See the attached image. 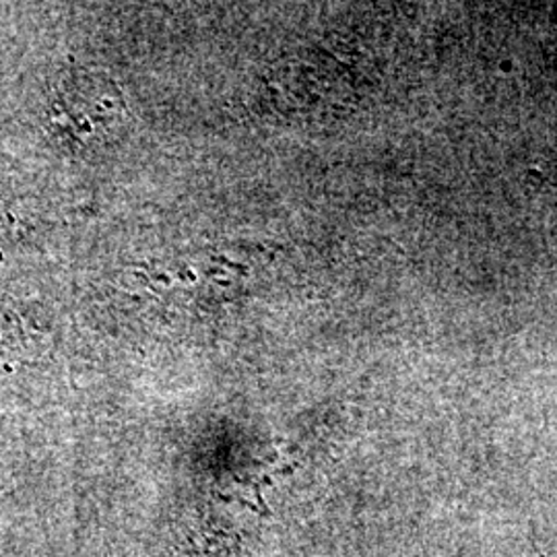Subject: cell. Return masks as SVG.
<instances>
[{
  "instance_id": "6da1fadb",
  "label": "cell",
  "mask_w": 557,
  "mask_h": 557,
  "mask_svg": "<svg viewBox=\"0 0 557 557\" xmlns=\"http://www.w3.org/2000/svg\"><path fill=\"white\" fill-rule=\"evenodd\" d=\"M60 119L66 131L85 140H96L119 126L122 100L110 79L96 73H75L59 91Z\"/></svg>"
}]
</instances>
